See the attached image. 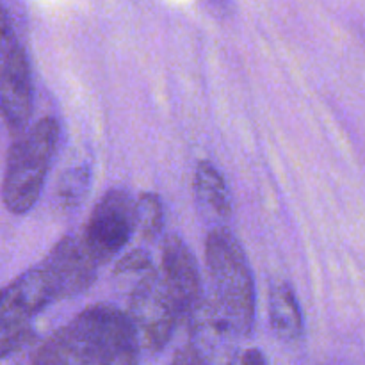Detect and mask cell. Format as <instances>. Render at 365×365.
Wrapping results in <instances>:
<instances>
[{"label":"cell","instance_id":"cell-4","mask_svg":"<svg viewBox=\"0 0 365 365\" xmlns=\"http://www.w3.org/2000/svg\"><path fill=\"white\" fill-rule=\"evenodd\" d=\"M53 298L43 284L36 267L29 269L7 287L0 298V359L13 355L32 339V319L48 305Z\"/></svg>","mask_w":365,"mask_h":365},{"label":"cell","instance_id":"cell-17","mask_svg":"<svg viewBox=\"0 0 365 365\" xmlns=\"http://www.w3.org/2000/svg\"><path fill=\"white\" fill-rule=\"evenodd\" d=\"M170 365H198V362L192 359V355L187 351V348H184L180 349V351L175 353L173 360H171Z\"/></svg>","mask_w":365,"mask_h":365},{"label":"cell","instance_id":"cell-7","mask_svg":"<svg viewBox=\"0 0 365 365\" xmlns=\"http://www.w3.org/2000/svg\"><path fill=\"white\" fill-rule=\"evenodd\" d=\"M187 351L198 365H235L242 334L214 298H202L189 317Z\"/></svg>","mask_w":365,"mask_h":365},{"label":"cell","instance_id":"cell-1","mask_svg":"<svg viewBox=\"0 0 365 365\" xmlns=\"http://www.w3.org/2000/svg\"><path fill=\"white\" fill-rule=\"evenodd\" d=\"M138 335L127 312L98 303L53 331L31 365H138Z\"/></svg>","mask_w":365,"mask_h":365},{"label":"cell","instance_id":"cell-18","mask_svg":"<svg viewBox=\"0 0 365 365\" xmlns=\"http://www.w3.org/2000/svg\"><path fill=\"white\" fill-rule=\"evenodd\" d=\"M0 298H2V289H0Z\"/></svg>","mask_w":365,"mask_h":365},{"label":"cell","instance_id":"cell-3","mask_svg":"<svg viewBox=\"0 0 365 365\" xmlns=\"http://www.w3.org/2000/svg\"><path fill=\"white\" fill-rule=\"evenodd\" d=\"M205 257L212 298L248 337L255 319V284L241 242L227 228H214L207 235Z\"/></svg>","mask_w":365,"mask_h":365},{"label":"cell","instance_id":"cell-2","mask_svg":"<svg viewBox=\"0 0 365 365\" xmlns=\"http://www.w3.org/2000/svg\"><path fill=\"white\" fill-rule=\"evenodd\" d=\"M56 118H43L16 135L7 152L2 180V200L13 214H25L36 205L45 185L59 143Z\"/></svg>","mask_w":365,"mask_h":365},{"label":"cell","instance_id":"cell-6","mask_svg":"<svg viewBox=\"0 0 365 365\" xmlns=\"http://www.w3.org/2000/svg\"><path fill=\"white\" fill-rule=\"evenodd\" d=\"M135 230V202L123 189L106 192L93 209L81 241L96 266L113 260Z\"/></svg>","mask_w":365,"mask_h":365},{"label":"cell","instance_id":"cell-15","mask_svg":"<svg viewBox=\"0 0 365 365\" xmlns=\"http://www.w3.org/2000/svg\"><path fill=\"white\" fill-rule=\"evenodd\" d=\"M152 269V259H150L148 252L145 250H134V252L127 253L121 257L116 262V273H138V271H150Z\"/></svg>","mask_w":365,"mask_h":365},{"label":"cell","instance_id":"cell-12","mask_svg":"<svg viewBox=\"0 0 365 365\" xmlns=\"http://www.w3.org/2000/svg\"><path fill=\"white\" fill-rule=\"evenodd\" d=\"M195 189L200 202L212 210L217 217H227L230 214V196L227 184L212 163L202 160L195 173Z\"/></svg>","mask_w":365,"mask_h":365},{"label":"cell","instance_id":"cell-8","mask_svg":"<svg viewBox=\"0 0 365 365\" xmlns=\"http://www.w3.org/2000/svg\"><path fill=\"white\" fill-rule=\"evenodd\" d=\"M31 109L32 81L27 56L0 13V118L14 138L27 128Z\"/></svg>","mask_w":365,"mask_h":365},{"label":"cell","instance_id":"cell-16","mask_svg":"<svg viewBox=\"0 0 365 365\" xmlns=\"http://www.w3.org/2000/svg\"><path fill=\"white\" fill-rule=\"evenodd\" d=\"M239 365H267V362H266V356L262 355L260 349L250 348L241 355V359H239Z\"/></svg>","mask_w":365,"mask_h":365},{"label":"cell","instance_id":"cell-13","mask_svg":"<svg viewBox=\"0 0 365 365\" xmlns=\"http://www.w3.org/2000/svg\"><path fill=\"white\" fill-rule=\"evenodd\" d=\"M164 209L159 196L153 192H143L135 202V230L143 239L153 241L163 230Z\"/></svg>","mask_w":365,"mask_h":365},{"label":"cell","instance_id":"cell-10","mask_svg":"<svg viewBox=\"0 0 365 365\" xmlns=\"http://www.w3.org/2000/svg\"><path fill=\"white\" fill-rule=\"evenodd\" d=\"M160 277L177 307L180 321H185L202 299V285L195 257L177 235H170L163 245Z\"/></svg>","mask_w":365,"mask_h":365},{"label":"cell","instance_id":"cell-5","mask_svg":"<svg viewBox=\"0 0 365 365\" xmlns=\"http://www.w3.org/2000/svg\"><path fill=\"white\" fill-rule=\"evenodd\" d=\"M127 316L138 335L139 346L157 353L170 342L180 323V316L159 271L152 267L139 280L132 291Z\"/></svg>","mask_w":365,"mask_h":365},{"label":"cell","instance_id":"cell-11","mask_svg":"<svg viewBox=\"0 0 365 365\" xmlns=\"http://www.w3.org/2000/svg\"><path fill=\"white\" fill-rule=\"evenodd\" d=\"M269 321L274 334L284 341H298L303 334L302 309L294 291L278 282L269 291Z\"/></svg>","mask_w":365,"mask_h":365},{"label":"cell","instance_id":"cell-9","mask_svg":"<svg viewBox=\"0 0 365 365\" xmlns=\"http://www.w3.org/2000/svg\"><path fill=\"white\" fill-rule=\"evenodd\" d=\"M36 267L56 302L73 298L91 287L98 269L81 239L75 237L61 239Z\"/></svg>","mask_w":365,"mask_h":365},{"label":"cell","instance_id":"cell-14","mask_svg":"<svg viewBox=\"0 0 365 365\" xmlns=\"http://www.w3.org/2000/svg\"><path fill=\"white\" fill-rule=\"evenodd\" d=\"M89 187L88 168H73L61 178L57 185V198L63 207H75L82 202Z\"/></svg>","mask_w":365,"mask_h":365}]
</instances>
